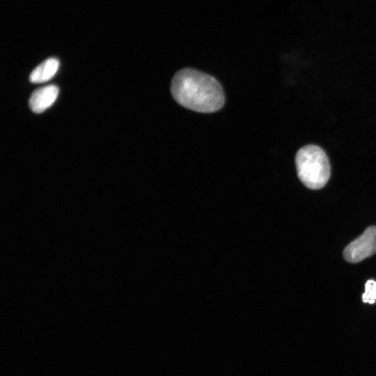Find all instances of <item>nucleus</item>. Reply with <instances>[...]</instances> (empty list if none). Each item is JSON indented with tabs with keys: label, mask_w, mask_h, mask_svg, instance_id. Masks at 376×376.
Wrapping results in <instances>:
<instances>
[{
	"label": "nucleus",
	"mask_w": 376,
	"mask_h": 376,
	"mask_svg": "<svg viewBox=\"0 0 376 376\" xmlns=\"http://www.w3.org/2000/svg\"><path fill=\"white\" fill-rule=\"evenodd\" d=\"M295 165L299 179L309 189L322 188L330 177L329 159L318 146L306 145L301 148L295 156Z\"/></svg>",
	"instance_id": "nucleus-2"
},
{
	"label": "nucleus",
	"mask_w": 376,
	"mask_h": 376,
	"mask_svg": "<svg viewBox=\"0 0 376 376\" xmlns=\"http://www.w3.org/2000/svg\"><path fill=\"white\" fill-rule=\"evenodd\" d=\"M171 92L179 104L200 113L219 111L225 102L219 81L206 73L191 68H184L175 74Z\"/></svg>",
	"instance_id": "nucleus-1"
},
{
	"label": "nucleus",
	"mask_w": 376,
	"mask_h": 376,
	"mask_svg": "<svg viewBox=\"0 0 376 376\" xmlns=\"http://www.w3.org/2000/svg\"><path fill=\"white\" fill-rule=\"evenodd\" d=\"M376 299V281L368 280L365 285V292L362 300L365 303L373 304Z\"/></svg>",
	"instance_id": "nucleus-6"
},
{
	"label": "nucleus",
	"mask_w": 376,
	"mask_h": 376,
	"mask_svg": "<svg viewBox=\"0 0 376 376\" xmlns=\"http://www.w3.org/2000/svg\"><path fill=\"white\" fill-rule=\"evenodd\" d=\"M59 65L57 58H48L33 70L29 75V81L34 84L47 81L56 75Z\"/></svg>",
	"instance_id": "nucleus-5"
},
{
	"label": "nucleus",
	"mask_w": 376,
	"mask_h": 376,
	"mask_svg": "<svg viewBox=\"0 0 376 376\" xmlns=\"http://www.w3.org/2000/svg\"><path fill=\"white\" fill-rule=\"evenodd\" d=\"M59 89L56 85H49L34 91L29 100L31 111L40 113L50 107L56 101Z\"/></svg>",
	"instance_id": "nucleus-4"
},
{
	"label": "nucleus",
	"mask_w": 376,
	"mask_h": 376,
	"mask_svg": "<svg viewBox=\"0 0 376 376\" xmlns=\"http://www.w3.org/2000/svg\"><path fill=\"white\" fill-rule=\"evenodd\" d=\"M376 253V226L366 229L358 238L351 242L343 251V257L349 263H355Z\"/></svg>",
	"instance_id": "nucleus-3"
}]
</instances>
